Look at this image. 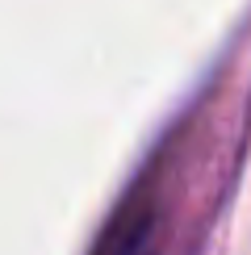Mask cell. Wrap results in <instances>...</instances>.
I'll return each instance as SVG.
<instances>
[{
    "label": "cell",
    "instance_id": "cell-1",
    "mask_svg": "<svg viewBox=\"0 0 251 255\" xmlns=\"http://www.w3.org/2000/svg\"><path fill=\"white\" fill-rule=\"evenodd\" d=\"M151 251H155V205L138 197L113 222L101 255H151Z\"/></svg>",
    "mask_w": 251,
    "mask_h": 255
}]
</instances>
